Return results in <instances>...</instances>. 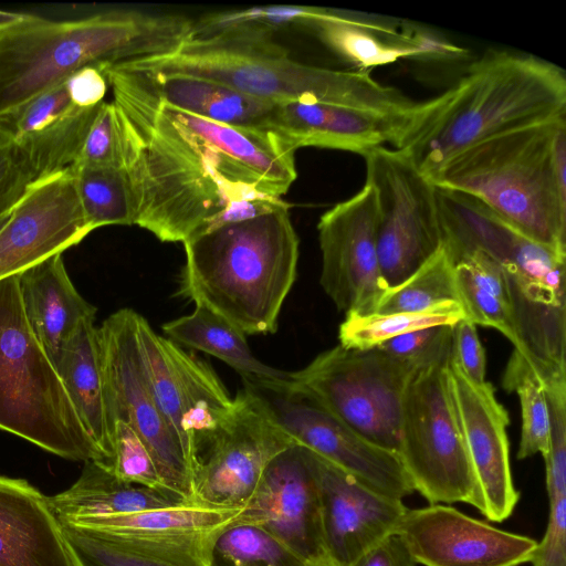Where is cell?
<instances>
[{
	"label": "cell",
	"mask_w": 566,
	"mask_h": 566,
	"mask_svg": "<svg viewBox=\"0 0 566 566\" xmlns=\"http://www.w3.org/2000/svg\"><path fill=\"white\" fill-rule=\"evenodd\" d=\"M124 138L136 226L185 242L231 203L284 195L295 153L261 127L233 126L169 106L125 70L103 66Z\"/></svg>",
	"instance_id": "1"
},
{
	"label": "cell",
	"mask_w": 566,
	"mask_h": 566,
	"mask_svg": "<svg viewBox=\"0 0 566 566\" xmlns=\"http://www.w3.org/2000/svg\"><path fill=\"white\" fill-rule=\"evenodd\" d=\"M563 117V69L532 54L489 50L447 91L417 103L392 147L430 179L472 146Z\"/></svg>",
	"instance_id": "2"
},
{
	"label": "cell",
	"mask_w": 566,
	"mask_h": 566,
	"mask_svg": "<svg viewBox=\"0 0 566 566\" xmlns=\"http://www.w3.org/2000/svg\"><path fill=\"white\" fill-rule=\"evenodd\" d=\"M195 20L114 9L77 19L19 13L0 24V114L63 83L87 65L166 54L192 38Z\"/></svg>",
	"instance_id": "3"
},
{
	"label": "cell",
	"mask_w": 566,
	"mask_h": 566,
	"mask_svg": "<svg viewBox=\"0 0 566 566\" xmlns=\"http://www.w3.org/2000/svg\"><path fill=\"white\" fill-rule=\"evenodd\" d=\"M117 63L135 71L208 78L274 105L317 102L408 114L418 103L367 71L301 63L270 34L229 32L191 38L172 52Z\"/></svg>",
	"instance_id": "4"
},
{
	"label": "cell",
	"mask_w": 566,
	"mask_h": 566,
	"mask_svg": "<svg viewBox=\"0 0 566 566\" xmlns=\"http://www.w3.org/2000/svg\"><path fill=\"white\" fill-rule=\"evenodd\" d=\"M290 206L184 243L179 294L247 335L272 334L296 279L300 240Z\"/></svg>",
	"instance_id": "5"
},
{
	"label": "cell",
	"mask_w": 566,
	"mask_h": 566,
	"mask_svg": "<svg viewBox=\"0 0 566 566\" xmlns=\"http://www.w3.org/2000/svg\"><path fill=\"white\" fill-rule=\"evenodd\" d=\"M430 180L476 198L527 239L566 254V117L472 146Z\"/></svg>",
	"instance_id": "6"
},
{
	"label": "cell",
	"mask_w": 566,
	"mask_h": 566,
	"mask_svg": "<svg viewBox=\"0 0 566 566\" xmlns=\"http://www.w3.org/2000/svg\"><path fill=\"white\" fill-rule=\"evenodd\" d=\"M0 429L59 457L105 464L28 324L19 274L0 280Z\"/></svg>",
	"instance_id": "7"
},
{
	"label": "cell",
	"mask_w": 566,
	"mask_h": 566,
	"mask_svg": "<svg viewBox=\"0 0 566 566\" xmlns=\"http://www.w3.org/2000/svg\"><path fill=\"white\" fill-rule=\"evenodd\" d=\"M451 353L418 366L405 389L398 455L415 491L430 504L475 507L476 485L453 398Z\"/></svg>",
	"instance_id": "8"
},
{
	"label": "cell",
	"mask_w": 566,
	"mask_h": 566,
	"mask_svg": "<svg viewBox=\"0 0 566 566\" xmlns=\"http://www.w3.org/2000/svg\"><path fill=\"white\" fill-rule=\"evenodd\" d=\"M417 367L378 346L339 344L291 373L290 381L368 441L398 453L402 398Z\"/></svg>",
	"instance_id": "9"
},
{
	"label": "cell",
	"mask_w": 566,
	"mask_h": 566,
	"mask_svg": "<svg viewBox=\"0 0 566 566\" xmlns=\"http://www.w3.org/2000/svg\"><path fill=\"white\" fill-rule=\"evenodd\" d=\"M138 313L122 308L97 327L111 423H127L149 450L163 485L192 504L191 462L158 407L139 350Z\"/></svg>",
	"instance_id": "10"
},
{
	"label": "cell",
	"mask_w": 566,
	"mask_h": 566,
	"mask_svg": "<svg viewBox=\"0 0 566 566\" xmlns=\"http://www.w3.org/2000/svg\"><path fill=\"white\" fill-rule=\"evenodd\" d=\"M287 380L243 378L276 426L302 446L365 486L402 500L415 492L397 452L365 439L312 396Z\"/></svg>",
	"instance_id": "11"
},
{
	"label": "cell",
	"mask_w": 566,
	"mask_h": 566,
	"mask_svg": "<svg viewBox=\"0 0 566 566\" xmlns=\"http://www.w3.org/2000/svg\"><path fill=\"white\" fill-rule=\"evenodd\" d=\"M366 182L377 208V252L388 287L405 281L443 244L436 186L397 149L376 147L364 155Z\"/></svg>",
	"instance_id": "12"
},
{
	"label": "cell",
	"mask_w": 566,
	"mask_h": 566,
	"mask_svg": "<svg viewBox=\"0 0 566 566\" xmlns=\"http://www.w3.org/2000/svg\"><path fill=\"white\" fill-rule=\"evenodd\" d=\"M217 432L197 452L192 504L242 510L271 460L294 442L245 387Z\"/></svg>",
	"instance_id": "13"
},
{
	"label": "cell",
	"mask_w": 566,
	"mask_h": 566,
	"mask_svg": "<svg viewBox=\"0 0 566 566\" xmlns=\"http://www.w3.org/2000/svg\"><path fill=\"white\" fill-rule=\"evenodd\" d=\"M136 331L156 402L178 436L193 472L197 452L230 415L234 399L207 363L156 333L140 314Z\"/></svg>",
	"instance_id": "14"
},
{
	"label": "cell",
	"mask_w": 566,
	"mask_h": 566,
	"mask_svg": "<svg viewBox=\"0 0 566 566\" xmlns=\"http://www.w3.org/2000/svg\"><path fill=\"white\" fill-rule=\"evenodd\" d=\"M319 283L346 315L375 313L387 290L377 252V208L371 186L325 211L317 223Z\"/></svg>",
	"instance_id": "15"
},
{
	"label": "cell",
	"mask_w": 566,
	"mask_h": 566,
	"mask_svg": "<svg viewBox=\"0 0 566 566\" xmlns=\"http://www.w3.org/2000/svg\"><path fill=\"white\" fill-rule=\"evenodd\" d=\"M395 534L424 566H518L532 562L538 544L443 504L407 509Z\"/></svg>",
	"instance_id": "16"
},
{
	"label": "cell",
	"mask_w": 566,
	"mask_h": 566,
	"mask_svg": "<svg viewBox=\"0 0 566 566\" xmlns=\"http://www.w3.org/2000/svg\"><path fill=\"white\" fill-rule=\"evenodd\" d=\"M232 521L261 526L306 563L327 557L318 489L306 449L294 443L276 454Z\"/></svg>",
	"instance_id": "17"
},
{
	"label": "cell",
	"mask_w": 566,
	"mask_h": 566,
	"mask_svg": "<svg viewBox=\"0 0 566 566\" xmlns=\"http://www.w3.org/2000/svg\"><path fill=\"white\" fill-rule=\"evenodd\" d=\"M306 451L318 489L326 556L337 566H349L394 535L408 507L402 500L365 486L334 463Z\"/></svg>",
	"instance_id": "18"
},
{
	"label": "cell",
	"mask_w": 566,
	"mask_h": 566,
	"mask_svg": "<svg viewBox=\"0 0 566 566\" xmlns=\"http://www.w3.org/2000/svg\"><path fill=\"white\" fill-rule=\"evenodd\" d=\"M448 370L475 479V509L489 521L502 522L511 516L520 499L510 467L507 411L491 382L469 380L452 359Z\"/></svg>",
	"instance_id": "19"
},
{
	"label": "cell",
	"mask_w": 566,
	"mask_h": 566,
	"mask_svg": "<svg viewBox=\"0 0 566 566\" xmlns=\"http://www.w3.org/2000/svg\"><path fill=\"white\" fill-rule=\"evenodd\" d=\"M91 232L70 169L34 184L0 230V280L63 253Z\"/></svg>",
	"instance_id": "20"
},
{
	"label": "cell",
	"mask_w": 566,
	"mask_h": 566,
	"mask_svg": "<svg viewBox=\"0 0 566 566\" xmlns=\"http://www.w3.org/2000/svg\"><path fill=\"white\" fill-rule=\"evenodd\" d=\"M64 82L0 114V139L13 148L35 184L76 163L102 104L92 108L75 106Z\"/></svg>",
	"instance_id": "21"
},
{
	"label": "cell",
	"mask_w": 566,
	"mask_h": 566,
	"mask_svg": "<svg viewBox=\"0 0 566 566\" xmlns=\"http://www.w3.org/2000/svg\"><path fill=\"white\" fill-rule=\"evenodd\" d=\"M408 114H388L328 103L292 102L273 105L260 127L294 153L301 147L314 146L364 156L384 143L394 146Z\"/></svg>",
	"instance_id": "22"
},
{
	"label": "cell",
	"mask_w": 566,
	"mask_h": 566,
	"mask_svg": "<svg viewBox=\"0 0 566 566\" xmlns=\"http://www.w3.org/2000/svg\"><path fill=\"white\" fill-rule=\"evenodd\" d=\"M308 27L328 49L359 71L407 57L453 60L467 54L426 29L354 12L322 8Z\"/></svg>",
	"instance_id": "23"
},
{
	"label": "cell",
	"mask_w": 566,
	"mask_h": 566,
	"mask_svg": "<svg viewBox=\"0 0 566 566\" xmlns=\"http://www.w3.org/2000/svg\"><path fill=\"white\" fill-rule=\"evenodd\" d=\"M0 566H75L48 496L0 475Z\"/></svg>",
	"instance_id": "24"
},
{
	"label": "cell",
	"mask_w": 566,
	"mask_h": 566,
	"mask_svg": "<svg viewBox=\"0 0 566 566\" xmlns=\"http://www.w3.org/2000/svg\"><path fill=\"white\" fill-rule=\"evenodd\" d=\"M62 254H53L19 274L25 318L54 368L82 323L95 318L96 313L72 283Z\"/></svg>",
	"instance_id": "25"
},
{
	"label": "cell",
	"mask_w": 566,
	"mask_h": 566,
	"mask_svg": "<svg viewBox=\"0 0 566 566\" xmlns=\"http://www.w3.org/2000/svg\"><path fill=\"white\" fill-rule=\"evenodd\" d=\"M95 318L82 323L63 348L55 369L87 434L104 455L112 458L109 420Z\"/></svg>",
	"instance_id": "26"
},
{
	"label": "cell",
	"mask_w": 566,
	"mask_h": 566,
	"mask_svg": "<svg viewBox=\"0 0 566 566\" xmlns=\"http://www.w3.org/2000/svg\"><path fill=\"white\" fill-rule=\"evenodd\" d=\"M149 94L175 108L214 122L260 127L274 104L218 82L184 74L142 72L123 67Z\"/></svg>",
	"instance_id": "27"
},
{
	"label": "cell",
	"mask_w": 566,
	"mask_h": 566,
	"mask_svg": "<svg viewBox=\"0 0 566 566\" xmlns=\"http://www.w3.org/2000/svg\"><path fill=\"white\" fill-rule=\"evenodd\" d=\"M48 502L57 518L109 516L187 504L169 490L125 482L94 461L85 462L75 483L48 496Z\"/></svg>",
	"instance_id": "28"
},
{
	"label": "cell",
	"mask_w": 566,
	"mask_h": 566,
	"mask_svg": "<svg viewBox=\"0 0 566 566\" xmlns=\"http://www.w3.org/2000/svg\"><path fill=\"white\" fill-rule=\"evenodd\" d=\"M167 338L186 347L207 353L235 369L242 378L287 380L285 373L263 364L250 349L245 335L220 315L202 305L191 314L163 325Z\"/></svg>",
	"instance_id": "29"
},
{
	"label": "cell",
	"mask_w": 566,
	"mask_h": 566,
	"mask_svg": "<svg viewBox=\"0 0 566 566\" xmlns=\"http://www.w3.org/2000/svg\"><path fill=\"white\" fill-rule=\"evenodd\" d=\"M240 511L209 509L187 503L128 514L59 520L126 536L159 538L212 532L229 523Z\"/></svg>",
	"instance_id": "30"
},
{
	"label": "cell",
	"mask_w": 566,
	"mask_h": 566,
	"mask_svg": "<svg viewBox=\"0 0 566 566\" xmlns=\"http://www.w3.org/2000/svg\"><path fill=\"white\" fill-rule=\"evenodd\" d=\"M307 565L261 526L232 520L212 532L207 549V566Z\"/></svg>",
	"instance_id": "31"
},
{
	"label": "cell",
	"mask_w": 566,
	"mask_h": 566,
	"mask_svg": "<svg viewBox=\"0 0 566 566\" xmlns=\"http://www.w3.org/2000/svg\"><path fill=\"white\" fill-rule=\"evenodd\" d=\"M75 189L88 228L135 223V205L124 168L71 167Z\"/></svg>",
	"instance_id": "32"
},
{
	"label": "cell",
	"mask_w": 566,
	"mask_h": 566,
	"mask_svg": "<svg viewBox=\"0 0 566 566\" xmlns=\"http://www.w3.org/2000/svg\"><path fill=\"white\" fill-rule=\"evenodd\" d=\"M467 318L462 305L447 301L418 312L367 315L348 314L339 326V344L348 348H370L396 336L432 326H454Z\"/></svg>",
	"instance_id": "33"
},
{
	"label": "cell",
	"mask_w": 566,
	"mask_h": 566,
	"mask_svg": "<svg viewBox=\"0 0 566 566\" xmlns=\"http://www.w3.org/2000/svg\"><path fill=\"white\" fill-rule=\"evenodd\" d=\"M454 266L442 244L416 272L385 291L375 313L418 312L447 301L459 303Z\"/></svg>",
	"instance_id": "34"
},
{
	"label": "cell",
	"mask_w": 566,
	"mask_h": 566,
	"mask_svg": "<svg viewBox=\"0 0 566 566\" xmlns=\"http://www.w3.org/2000/svg\"><path fill=\"white\" fill-rule=\"evenodd\" d=\"M59 522L75 566H195L143 549L111 532Z\"/></svg>",
	"instance_id": "35"
},
{
	"label": "cell",
	"mask_w": 566,
	"mask_h": 566,
	"mask_svg": "<svg viewBox=\"0 0 566 566\" xmlns=\"http://www.w3.org/2000/svg\"><path fill=\"white\" fill-rule=\"evenodd\" d=\"M502 386L514 391L522 413L517 459L523 460L549 448L551 418L545 388L538 375L522 359L511 355L503 374Z\"/></svg>",
	"instance_id": "36"
},
{
	"label": "cell",
	"mask_w": 566,
	"mask_h": 566,
	"mask_svg": "<svg viewBox=\"0 0 566 566\" xmlns=\"http://www.w3.org/2000/svg\"><path fill=\"white\" fill-rule=\"evenodd\" d=\"M322 8L305 6H266L213 12L195 20L192 38H208L229 32L272 34L291 25H310Z\"/></svg>",
	"instance_id": "37"
},
{
	"label": "cell",
	"mask_w": 566,
	"mask_h": 566,
	"mask_svg": "<svg viewBox=\"0 0 566 566\" xmlns=\"http://www.w3.org/2000/svg\"><path fill=\"white\" fill-rule=\"evenodd\" d=\"M545 468L548 522L531 563L533 566H566V464L551 462Z\"/></svg>",
	"instance_id": "38"
},
{
	"label": "cell",
	"mask_w": 566,
	"mask_h": 566,
	"mask_svg": "<svg viewBox=\"0 0 566 566\" xmlns=\"http://www.w3.org/2000/svg\"><path fill=\"white\" fill-rule=\"evenodd\" d=\"M112 449L106 469L118 479L142 486L166 489L149 450L127 423L114 422Z\"/></svg>",
	"instance_id": "39"
},
{
	"label": "cell",
	"mask_w": 566,
	"mask_h": 566,
	"mask_svg": "<svg viewBox=\"0 0 566 566\" xmlns=\"http://www.w3.org/2000/svg\"><path fill=\"white\" fill-rule=\"evenodd\" d=\"M72 167L124 168L123 128L113 101H104L98 106L80 156Z\"/></svg>",
	"instance_id": "40"
},
{
	"label": "cell",
	"mask_w": 566,
	"mask_h": 566,
	"mask_svg": "<svg viewBox=\"0 0 566 566\" xmlns=\"http://www.w3.org/2000/svg\"><path fill=\"white\" fill-rule=\"evenodd\" d=\"M454 265L459 303L464 310L465 317L475 325L497 329L515 346L516 334L505 304L480 285L464 263Z\"/></svg>",
	"instance_id": "41"
},
{
	"label": "cell",
	"mask_w": 566,
	"mask_h": 566,
	"mask_svg": "<svg viewBox=\"0 0 566 566\" xmlns=\"http://www.w3.org/2000/svg\"><path fill=\"white\" fill-rule=\"evenodd\" d=\"M452 327L440 325L416 329L390 338L378 347L400 361L420 366L451 353Z\"/></svg>",
	"instance_id": "42"
},
{
	"label": "cell",
	"mask_w": 566,
	"mask_h": 566,
	"mask_svg": "<svg viewBox=\"0 0 566 566\" xmlns=\"http://www.w3.org/2000/svg\"><path fill=\"white\" fill-rule=\"evenodd\" d=\"M453 364L471 381L482 384L485 380V353L480 342L476 325L463 318L452 327Z\"/></svg>",
	"instance_id": "43"
},
{
	"label": "cell",
	"mask_w": 566,
	"mask_h": 566,
	"mask_svg": "<svg viewBox=\"0 0 566 566\" xmlns=\"http://www.w3.org/2000/svg\"><path fill=\"white\" fill-rule=\"evenodd\" d=\"M34 184L13 148L0 139V216L11 211Z\"/></svg>",
	"instance_id": "44"
},
{
	"label": "cell",
	"mask_w": 566,
	"mask_h": 566,
	"mask_svg": "<svg viewBox=\"0 0 566 566\" xmlns=\"http://www.w3.org/2000/svg\"><path fill=\"white\" fill-rule=\"evenodd\" d=\"M64 84L71 102L81 108H92L103 103L108 88L103 64L80 69Z\"/></svg>",
	"instance_id": "45"
},
{
	"label": "cell",
	"mask_w": 566,
	"mask_h": 566,
	"mask_svg": "<svg viewBox=\"0 0 566 566\" xmlns=\"http://www.w3.org/2000/svg\"><path fill=\"white\" fill-rule=\"evenodd\" d=\"M349 566H417L401 538L394 534L359 556Z\"/></svg>",
	"instance_id": "46"
},
{
	"label": "cell",
	"mask_w": 566,
	"mask_h": 566,
	"mask_svg": "<svg viewBox=\"0 0 566 566\" xmlns=\"http://www.w3.org/2000/svg\"><path fill=\"white\" fill-rule=\"evenodd\" d=\"M19 15L18 12H9L4 10H0V24L12 21Z\"/></svg>",
	"instance_id": "47"
},
{
	"label": "cell",
	"mask_w": 566,
	"mask_h": 566,
	"mask_svg": "<svg viewBox=\"0 0 566 566\" xmlns=\"http://www.w3.org/2000/svg\"><path fill=\"white\" fill-rule=\"evenodd\" d=\"M307 566H337L328 557L321 558L316 562L308 563Z\"/></svg>",
	"instance_id": "48"
},
{
	"label": "cell",
	"mask_w": 566,
	"mask_h": 566,
	"mask_svg": "<svg viewBox=\"0 0 566 566\" xmlns=\"http://www.w3.org/2000/svg\"><path fill=\"white\" fill-rule=\"evenodd\" d=\"M14 209V208H13ZM12 209V210H13ZM12 210L9 211V212H6L0 216V230L6 226V223L8 222V220L10 219V216L12 213Z\"/></svg>",
	"instance_id": "49"
}]
</instances>
